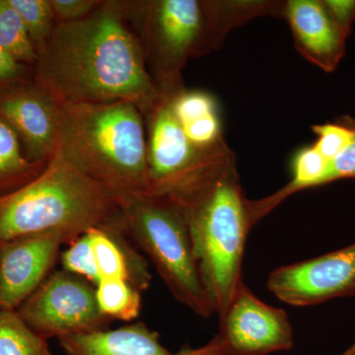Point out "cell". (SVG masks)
<instances>
[{"instance_id": "cell-1", "label": "cell", "mask_w": 355, "mask_h": 355, "mask_svg": "<svg viewBox=\"0 0 355 355\" xmlns=\"http://www.w3.org/2000/svg\"><path fill=\"white\" fill-rule=\"evenodd\" d=\"M128 15V3L102 1L83 19L55 23L32 69L35 83L62 103L128 101L146 116L161 93Z\"/></svg>"}, {"instance_id": "cell-2", "label": "cell", "mask_w": 355, "mask_h": 355, "mask_svg": "<svg viewBox=\"0 0 355 355\" xmlns=\"http://www.w3.org/2000/svg\"><path fill=\"white\" fill-rule=\"evenodd\" d=\"M165 197L183 212L203 286L221 316L244 282L243 258L254 226L235 153L228 146L212 153Z\"/></svg>"}, {"instance_id": "cell-3", "label": "cell", "mask_w": 355, "mask_h": 355, "mask_svg": "<svg viewBox=\"0 0 355 355\" xmlns=\"http://www.w3.org/2000/svg\"><path fill=\"white\" fill-rule=\"evenodd\" d=\"M144 114L128 101L62 103L55 153L123 202L149 190Z\"/></svg>"}, {"instance_id": "cell-4", "label": "cell", "mask_w": 355, "mask_h": 355, "mask_svg": "<svg viewBox=\"0 0 355 355\" xmlns=\"http://www.w3.org/2000/svg\"><path fill=\"white\" fill-rule=\"evenodd\" d=\"M161 94L184 88L182 69L189 58L220 48L235 28L277 13L272 0H154L135 3Z\"/></svg>"}, {"instance_id": "cell-5", "label": "cell", "mask_w": 355, "mask_h": 355, "mask_svg": "<svg viewBox=\"0 0 355 355\" xmlns=\"http://www.w3.org/2000/svg\"><path fill=\"white\" fill-rule=\"evenodd\" d=\"M121 212L114 193L55 153L38 176L0 198V242L57 233L69 244Z\"/></svg>"}, {"instance_id": "cell-6", "label": "cell", "mask_w": 355, "mask_h": 355, "mask_svg": "<svg viewBox=\"0 0 355 355\" xmlns=\"http://www.w3.org/2000/svg\"><path fill=\"white\" fill-rule=\"evenodd\" d=\"M125 234L150 259L174 297L198 316L214 314L183 212L166 197L140 196L121 205Z\"/></svg>"}, {"instance_id": "cell-7", "label": "cell", "mask_w": 355, "mask_h": 355, "mask_svg": "<svg viewBox=\"0 0 355 355\" xmlns=\"http://www.w3.org/2000/svg\"><path fill=\"white\" fill-rule=\"evenodd\" d=\"M16 312L44 340L105 330L111 321L98 307L94 284L64 270L49 275Z\"/></svg>"}, {"instance_id": "cell-8", "label": "cell", "mask_w": 355, "mask_h": 355, "mask_svg": "<svg viewBox=\"0 0 355 355\" xmlns=\"http://www.w3.org/2000/svg\"><path fill=\"white\" fill-rule=\"evenodd\" d=\"M219 319L218 333L203 345L207 355H268L293 347L286 311L266 304L244 282Z\"/></svg>"}, {"instance_id": "cell-9", "label": "cell", "mask_w": 355, "mask_h": 355, "mask_svg": "<svg viewBox=\"0 0 355 355\" xmlns=\"http://www.w3.org/2000/svg\"><path fill=\"white\" fill-rule=\"evenodd\" d=\"M268 291L297 307L355 294V243L324 256L282 266L270 273Z\"/></svg>"}, {"instance_id": "cell-10", "label": "cell", "mask_w": 355, "mask_h": 355, "mask_svg": "<svg viewBox=\"0 0 355 355\" xmlns=\"http://www.w3.org/2000/svg\"><path fill=\"white\" fill-rule=\"evenodd\" d=\"M146 118L149 177L147 196L165 197L212 153L221 149L202 153L196 148L173 113L168 96L161 94L160 100Z\"/></svg>"}, {"instance_id": "cell-11", "label": "cell", "mask_w": 355, "mask_h": 355, "mask_svg": "<svg viewBox=\"0 0 355 355\" xmlns=\"http://www.w3.org/2000/svg\"><path fill=\"white\" fill-rule=\"evenodd\" d=\"M0 119L12 128L32 162L48 163L57 151L62 102L34 80L0 94Z\"/></svg>"}, {"instance_id": "cell-12", "label": "cell", "mask_w": 355, "mask_h": 355, "mask_svg": "<svg viewBox=\"0 0 355 355\" xmlns=\"http://www.w3.org/2000/svg\"><path fill=\"white\" fill-rule=\"evenodd\" d=\"M57 233H42L0 242V309L16 311L49 277L60 249Z\"/></svg>"}, {"instance_id": "cell-13", "label": "cell", "mask_w": 355, "mask_h": 355, "mask_svg": "<svg viewBox=\"0 0 355 355\" xmlns=\"http://www.w3.org/2000/svg\"><path fill=\"white\" fill-rule=\"evenodd\" d=\"M284 19L298 53L324 71H334L345 55L347 39L327 12L322 0H287Z\"/></svg>"}, {"instance_id": "cell-14", "label": "cell", "mask_w": 355, "mask_h": 355, "mask_svg": "<svg viewBox=\"0 0 355 355\" xmlns=\"http://www.w3.org/2000/svg\"><path fill=\"white\" fill-rule=\"evenodd\" d=\"M58 343L67 355H207L205 347L170 352L158 334L141 322L114 330L64 336Z\"/></svg>"}, {"instance_id": "cell-15", "label": "cell", "mask_w": 355, "mask_h": 355, "mask_svg": "<svg viewBox=\"0 0 355 355\" xmlns=\"http://www.w3.org/2000/svg\"><path fill=\"white\" fill-rule=\"evenodd\" d=\"M101 279H125L139 291L150 286L151 275L146 261L125 239L121 218L88 230Z\"/></svg>"}, {"instance_id": "cell-16", "label": "cell", "mask_w": 355, "mask_h": 355, "mask_svg": "<svg viewBox=\"0 0 355 355\" xmlns=\"http://www.w3.org/2000/svg\"><path fill=\"white\" fill-rule=\"evenodd\" d=\"M46 165L26 157L17 135L0 119V198L29 183Z\"/></svg>"}, {"instance_id": "cell-17", "label": "cell", "mask_w": 355, "mask_h": 355, "mask_svg": "<svg viewBox=\"0 0 355 355\" xmlns=\"http://www.w3.org/2000/svg\"><path fill=\"white\" fill-rule=\"evenodd\" d=\"M98 307L109 320L130 322L139 317L141 291L125 279H104L95 286Z\"/></svg>"}, {"instance_id": "cell-18", "label": "cell", "mask_w": 355, "mask_h": 355, "mask_svg": "<svg viewBox=\"0 0 355 355\" xmlns=\"http://www.w3.org/2000/svg\"><path fill=\"white\" fill-rule=\"evenodd\" d=\"M0 355H51L46 340L37 335L16 311L0 309Z\"/></svg>"}, {"instance_id": "cell-19", "label": "cell", "mask_w": 355, "mask_h": 355, "mask_svg": "<svg viewBox=\"0 0 355 355\" xmlns=\"http://www.w3.org/2000/svg\"><path fill=\"white\" fill-rule=\"evenodd\" d=\"M0 48L14 60L31 69L38 60L22 20L7 0H0Z\"/></svg>"}, {"instance_id": "cell-20", "label": "cell", "mask_w": 355, "mask_h": 355, "mask_svg": "<svg viewBox=\"0 0 355 355\" xmlns=\"http://www.w3.org/2000/svg\"><path fill=\"white\" fill-rule=\"evenodd\" d=\"M7 2L19 15L39 55L57 23L50 0H7Z\"/></svg>"}, {"instance_id": "cell-21", "label": "cell", "mask_w": 355, "mask_h": 355, "mask_svg": "<svg viewBox=\"0 0 355 355\" xmlns=\"http://www.w3.org/2000/svg\"><path fill=\"white\" fill-rule=\"evenodd\" d=\"M168 97L173 113L181 125L209 114L219 113L216 100L205 91L186 90L183 88L176 94Z\"/></svg>"}, {"instance_id": "cell-22", "label": "cell", "mask_w": 355, "mask_h": 355, "mask_svg": "<svg viewBox=\"0 0 355 355\" xmlns=\"http://www.w3.org/2000/svg\"><path fill=\"white\" fill-rule=\"evenodd\" d=\"M62 263L64 270L88 280L94 286L101 280L87 233L69 243L62 254Z\"/></svg>"}, {"instance_id": "cell-23", "label": "cell", "mask_w": 355, "mask_h": 355, "mask_svg": "<svg viewBox=\"0 0 355 355\" xmlns=\"http://www.w3.org/2000/svg\"><path fill=\"white\" fill-rule=\"evenodd\" d=\"M312 130L317 137L313 146L329 162L340 155L355 137V130L347 120L313 125Z\"/></svg>"}, {"instance_id": "cell-24", "label": "cell", "mask_w": 355, "mask_h": 355, "mask_svg": "<svg viewBox=\"0 0 355 355\" xmlns=\"http://www.w3.org/2000/svg\"><path fill=\"white\" fill-rule=\"evenodd\" d=\"M32 80L31 67L20 64L0 48V94Z\"/></svg>"}, {"instance_id": "cell-25", "label": "cell", "mask_w": 355, "mask_h": 355, "mask_svg": "<svg viewBox=\"0 0 355 355\" xmlns=\"http://www.w3.org/2000/svg\"><path fill=\"white\" fill-rule=\"evenodd\" d=\"M55 22L83 19L93 12L102 1L98 0H50Z\"/></svg>"}, {"instance_id": "cell-26", "label": "cell", "mask_w": 355, "mask_h": 355, "mask_svg": "<svg viewBox=\"0 0 355 355\" xmlns=\"http://www.w3.org/2000/svg\"><path fill=\"white\" fill-rule=\"evenodd\" d=\"M347 120L355 130V121ZM342 179H355V137L340 155L329 163L322 184Z\"/></svg>"}, {"instance_id": "cell-27", "label": "cell", "mask_w": 355, "mask_h": 355, "mask_svg": "<svg viewBox=\"0 0 355 355\" xmlns=\"http://www.w3.org/2000/svg\"><path fill=\"white\" fill-rule=\"evenodd\" d=\"M340 34L347 39L355 20V0H322Z\"/></svg>"}, {"instance_id": "cell-28", "label": "cell", "mask_w": 355, "mask_h": 355, "mask_svg": "<svg viewBox=\"0 0 355 355\" xmlns=\"http://www.w3.org/2000/svg\"><path fill=\"white\" fill-rule=\"evenodd\" d=\"M342 355H355V343L349 349L345 350Z\"/></svg>"}]
</instances>
